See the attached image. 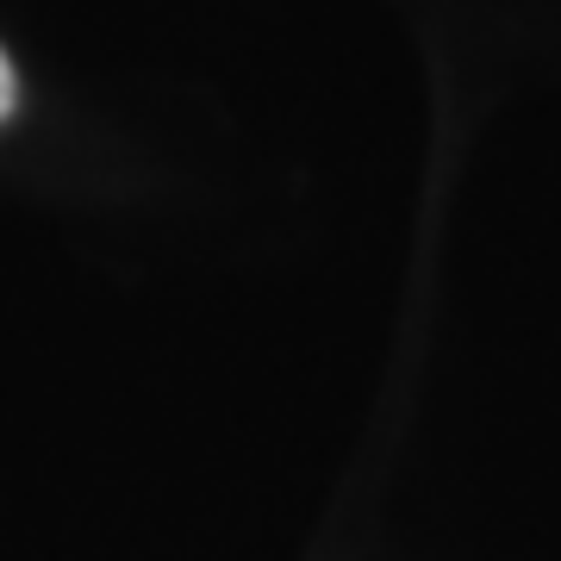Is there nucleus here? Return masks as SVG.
<instances>
[{
  "mask_svg": "<svg viewBox=\"0 0 561 561\" xmlns=\"http://www.w3.org/2000/svg\"><path fill=\"white\" fill-rule=\"evenodd\" d=\"M13 106H20V76H13V62L0 57V125L13 119Z\"/></svg>",
  "mask_w": 561,
  "mask_h": 561,
  "instance_id": "1",
  "label": "nucleus"
}]
</instances>
